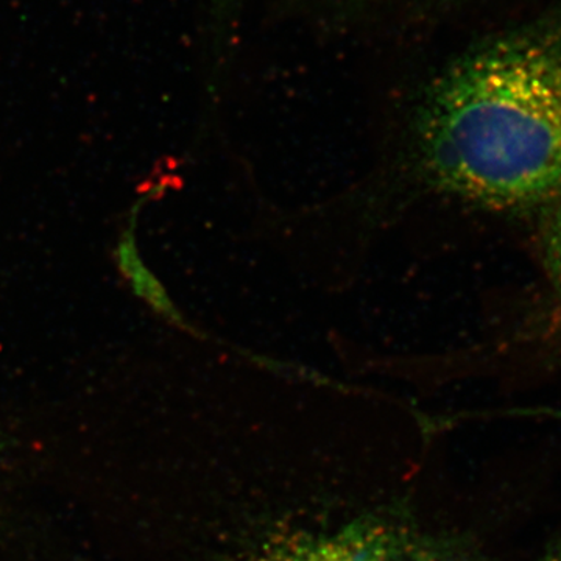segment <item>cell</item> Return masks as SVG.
<instances>
[{
    "label": "cell",
    "mask_w": 561,
    "mask_h": 561,
    "mask_svg": "<svg viewBox=\"0 0 561 561\" xmlns=\"http://www.w3.org/2000/svg\"><path fill=\"white\" fill-rule=\"evenodd\" d=\"M416 154L432 187L482 208L560 198L559 41H502L454 66L421 111Z\"/></svg>",
    "instance_id": "6da1fadb"
},
{
    "label": "cell",
    "mask_w": 561,
    "mask_h": 561,
    "mask_svg": "<svg viewBox=\"0 0 561 561\" xmlns=\"http://www.w3.org/2000/svg\"><path fill=\"white\" fill-rule=\"evenodd\" d=\"M253 561H478L460 541L412 524L360 518L331 529L273 535Z\"/></svg>",
    "instance_id": "7a4b0ae2"
},
{
    "label": "cell",
    "mask_w": 561,
    "mask_h": 561,
    "mask_svg": "<svg viewBox=\"0 0 561 561\" xmlns=\"http://www.w3.org/2000/svg\"><path fill=\"white\" fill-rule=\"evenodd\" d=\"M116 261L122 275L127 278L128 284L140 300L146 301L154 312L161 313L164 319L190 330V327H186V320L181 317L179 309L175 308L169 295L165 294L164 287L158 283V279L151 275L149 268L140 260L133 230L125 231L122 234L116 247Z\"/></svg>",
    "instance_id": "3957f363"
},
{
    "label": "cell",
    "mask_w": 561,
    "mask_h": 561,
    "mask_svg": "<svg viewBox=\"0 0 561 561\" xmlns=\"http://www.w3.org/2000/svg\"><path fill=\"white\" fill-rule=\"evenodd\" d=\"M541 253L549 280L561 298V205L546 224L541 238Z\"/></svg>",
    "instance_id": "277c9868"
},
{
    "label": "cell",
    "mask_w": 561,
    "mask_h": 561,
    "mask_svg": "<svg viewBox=\"0 0 561 561\" xmlns=\"http://www.w3.org/2000/svg\"><path fill=\"white\" fill-rule=\"evenodd\" d=\"M535 561H561V530L549 541Z\"/></svg>",
    "instance_id": "5b68a950"
}]
</instances>
